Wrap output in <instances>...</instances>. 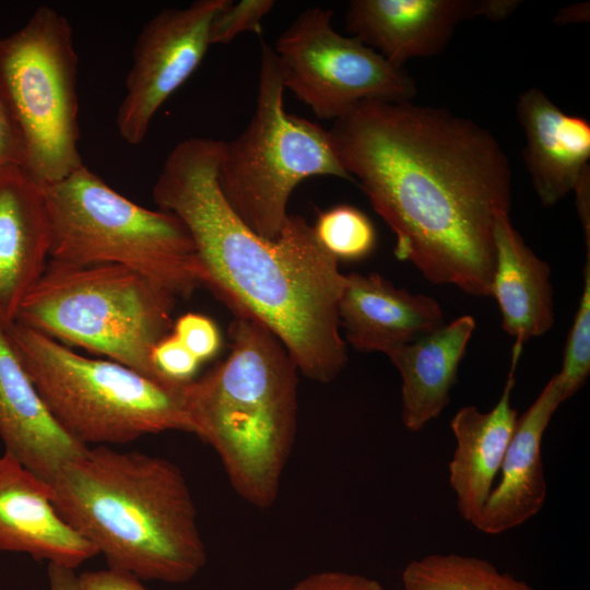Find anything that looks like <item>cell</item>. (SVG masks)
<instances>
[{"label":"cell","mask_w":590,"mask_h":590,"mask_svg":"<svg viewBox=\"0 0 590 590\" xmlns=\"http://www.w3.org/2000/svg\"><path fill=\"white\" fill-rule=\"evenodd\" d=\"M287 590H389L379 581L359 575L339 570L311 574Z\"/></svg>","instance_id":"28"},{"label":"cell","mask_w":590,"mask_h":590,"mask_svg":"<svg viewBox=\"0 0 590 590\" xmlns=\"http://www.w3.org/2000/svg\"><path fill=\"white\" fill-rule=\"evenodd\" d=\"M51 226L44 187L20 165L0 167V327L13 324L49 260Z\"/></svg>","instance_id":"13"},{"label":"cell","mask_w":590,"mask_h":590,"mask_svg":"<svg viewBox=\"0 0 590 590\" xmlns=\"http://www.w3.org/2000/svg\"><path fill=\"white\" fill-rule=\"evenodd\" d=\"M562 403L554 375L517 421L499 470V483L472 523L479 531L500 534L527 522L542 509L546 498L542 439Z\"/></svg>","instance_id":"17"},{"label":"cell","mask_w":590,"mask_h":590,"mask_svg":"<svg viewBox=\"0 0 590 590\" xmlns=\"http://www.w3.org/2000/svg\"><path fill=\"white\" fill-rule=\"evenodd\" d=\"M485 0H352L345 26L352 36L402 68L441 52L457 26L484 17Z\"/></svg>","instance_id":"12"},{"label":"cell","mask_w":590,"mask_h":590,"mask_svg":"<svg viewBox=\"0 0 590 590\" xmlns=\"http://www.w3.org/2000/svg\"><path fill=\"white\" fill-rule=\"evenodd\" d=\"M221 146L222 141L204 137L177 143L156 178L153 199L188 229L203 286L235 317L270 330L299 373L330 382L347 363L338 317L345 274L305 217L288 214L280 235L267 239L237 216L217 181Z\"/></svg>","instance_id":"2"},{"label":"cell","mask_w":590,"mask_h":590,"mask_svg":"<svg viewBox=\"0 0 590 590\" xmlns=\"http://www.w3.org/2000/svg\"><path fill=\"white\" fill-rule=\"evenodd\" d=\"M48 578L50 590H76V575L72 568L49 564Z\"/></svg>","instance_id":"31"},{"label":"cell","mask_w":590,"mask_h":590,"mask_svg":"<svg viewBox=\"0 0 590 590\" xmlns=\"http://www.w3.org/2000/svg\"><path fill=\"white\" fill-rule=\"evenodd\" d=\"M274 5L273 0H224L210 24V45L228 44L243 33L261 35L262 21Z\"/></svg>","instance_id":"25"},{"label":"cell","mask_w":590,"mask_h":590,"mask_svg":"<svg viewBox=\"0 0 590 590\" xmlns=\"http://www.w3.org/2000/svg\"><path fill=\"white\" fill-rule=\"evenodd\" d=\"M176 298L168 288L131 268L49 260L15 322L62 344L107 356L165 385L152 352L173 329Z\"/></svg>","instance_id":"5"},{"label":"cell","mask_w":590,"mask_h":590,"mask_svg":"<svg viewBox=\"0 0 590 590\" xmlns=\"http://www.w3.org/2000/svg\"><path fill=\"white\" fill-rule=\"evenodd\" d=\"M0 438L4 452L47 483L88 448L54 418L1 327Z\"/></svg>","instance_id":"16"},{"label":"cell","mask_w":590,"mask_h":590,"mask_svg":"<svg viewBox=\"0 0 590 590\" xmlns=\"http://www.w3.org/2000/svg\"><path fill=\"white\" fill-rule=\"evenodd\" d=\"M49 412L80 444H128L166 430L191 433L185 387L122 364L90 358L20 322L4 329Z\"/></svg>","instance_id":"6"},{"label":"cell","mask_w":590,"mask_h":590,"mask_svg":"<svg viewBox=\"0 0 590 590\" xmlns=\"http://www.w3.org/2000/svg\"><path fill=\"white\" fill-rule=\"evenodd\" d=\"M474 329V318L464 315L386 354L401 377V420L409 430H421L449 404Z\"/></svg>","instance_id":"20"},{"label":"cell","mask_w":590,"mask_h":590,"mask_svg":"<svg viewBox=\"0 0 590 590\" xmlns=\"http://www.w3.org/2000/svg\"><path fill=\"white\" fill-rule=\"evenodd\" d=\"M224 0H197L160 11L139 33L116 116L120 137L141 143L166 99L201 63L210 45L211 21Z\"/></svg>","instance_id":"11"},{"label":"cell","mask_w":590,"mask_h":590,"mask_svg":"<svg viewBox=\"0 0 590 590\" xmlns=\"http://www.w3.org/2000/svg\"><path fill=\"white\" fill-rule=\"evenodd\" d=\"M311 226L319 245L339 262L362 260L376 247L373 222L350 204H338L320 212Z\"/></svg>","instance_id":"23"},{"label":"cell","mask_w":590,"mask_h":590,"mask_svg":"<svg viewBox=\"0 0 590 590\" xmlns=\"http://www.w3.org/2000/svg\"><path fill=\"white\" fill-rule=\"evenodd\" d=\"M152 361L162 381L176 388L193 381L201 364L172 332L154 346Z\"/></svg>","instance_id":"26"},{"label":"cell","mask_w":590,"mask_h":590,"mask_svg":"<svg viewBox=\"0 0 590 590\" xmlns=\"http://www.w3.org/2000/svg\"><path fill=\"white\" fill-rule=\"evenodd\" d=\"M589 2L564 7L556 14L554 22L559 25L588 22L590 16Z\"/></svg>","instance_id":"32"},{"label":"cell","mask_w":590,"mask_h":590,"mask_svg":"<svg viewBox=\"0 0 590 590\" xmlns=\"http://www.w3.org/2000/svg\"><path fill=\"white\" fill-rule=\"evenodd\" d=\"M50 226V260L119 264L137 270L177 297L203 286V270L184 223L143 208L108 186L85 165L44 186Z\"/></svg>","instance_id":"7"},{"label":"cell","mask_w":590,"mask_h":590,"mask_svg":"<svg viewBox=\"0 0 590 590\" xmlns=\"http://www.w3.org/2000/svg\"><path fill=\"white\" fill-rule=\"evenodd\" d=\"M402 587L403 590H534L486 559L459 554H430L411 560L402 573Z\"/></svg>","instance_id":"22"},{"label":"cell","mask_w":590,"mask_h":590,"mask_svg":"<svg viewBox=\"0 0 590 590\" xmlns=\"http://www.w3.org/2000/svg\"><path fill=\"white\" fill-rule=\"evenodd\" d=\"M173 334L201 363L211 359L221 349V333L216 323L209 317L188 312L173 324Z\"/></svg>","instance_id":"27"},{"label":"cell","mask_w":590,"mask_h":590,"mask_svg":"<svg viewBox=\"0 0 590 590\" xmlns=\"http://www.w3.org/2000/svg\"><path fill=\"white\" fill-rule=\"evenodd\" d=\"M78 64L72 26L48 5L0 38V93L22 141L21 167L43 187L84 165Z\"/></svg>","instance_id":"9"},{"label":"cell","mask_w":590,"mask_h":590,"mask_svg":"<svg viewBox=\"0 0 590 590\" xmlns=\"http://www.w3.org/2000/svg\"><path fill=\"white\" fill-rule=\"evenodd\" d=\"M76 590H149L135 575L108 567L76 576Z\"/></svg>","instance_id":"29"},{"label":"cell","mask_w":590,"mask_h":590,"mask_svg":"<svg viewBox=\"0 0 590 590\" xmlns=\"http://www.w3.org/2000/svg\"><path fill=\"white\" fill-rule=\"evenodd\" d=\"M0 551L72 569L98 554L59 515L49 484L7 452L0 456Z\"/></svg>","instance_id":"14"},{"label":"cell","mask_w":590,"mask_h":590,"mask_svg":"<svg viewBox=\"0 0 590 590\" xmlns=\"http://www.w3.org/2000/svg\"><path fill=\"white\" fill-rule=\"evenodd\" d=\"M22 162V141L0 93V167L21 166Z\"/></svg>","instance_id":"30"},{"label":"cell","mask_w":590,"mask_h":590,"mask_svg":"<svg viewBox=\"0 0 590 590\" xmlns=\"http://www.w3.org/2000/svg\"><path fill=\"white\" fill-rule=\"evenodd\" d=\"M526 137L523 162L534 191L552 206L575 191L589 170L590 123L566 114L538 87L520 94L516 104Z\"/></svg>","instance_id":"18"},{"label":"cell","mask_w":590,"mask_h":590,"mask_svg":"<svg viewBox=\"0 0 590 590\" xmlns=\"http://www.w3.org/2000/svg\"><path fill=\"white\" fill-rule=\"evenodd\" d=\"M522 349L523 344L515 341L508 377L495 406L489 412L474 405L461 408L450 423L456 448L449 462V483L460 516L471 524L493 489L516 428L517 410L510 397Z\"/></svg>","instance_id":"19"},{"label":"cell","mask_w":590,"mask_h":590,"mask_svg":"<svg viewBox=\"0 0 590 590\" xmlns=\"http://www.w3.org/2000/svg\"><path fill=\"white\" fill-rule=\"evenodd\" d=\"M590 374V251L583 269V288L565 345L563 365L555 374L562 401L571 398Z\"/></svg>","instance_id":"24"},{"label":"cell","mask_w":590,"mask_h":590,"mask_svg":"<svg viewBox=\"0 0 590 590\" xmlns=\"http://www.w3.org/2000/svg\"><path fill=\"white\" fill-rule=\"evenodd\" d=\"M338 317L345 343L365 353L387 354L445 324L436 299L397 287L378 273L345 274Z\"/></svg>","instance_id":"15"},{"label":"cell","mask_w":590,"mask_h":590,"mask_svg":"<svg viewBox=\"0 0 590 590\" xmlns=\"http://www.w3.org/2000/svg\"><path fill=\"white\" fill-rule=\"evenodd\" d=\"M64 521L111 568L181 583L205 565L191 491L173 462L140 451L88 447L48 482Z\"/></svg>","instance_id":"3"},{"label":"cell","mask_w":590,"mask_h":590,"mask_svg":"<svg viewBox=\"0 0 590 590\" xmlns=\"http://www.w3.org/2000/svg\"><path fill=\"white\" fill-rule=\"evenodd\" d=\"M333 11L311 7L281 33L273 50L284 88L320 119L337 120L365 101H412L414 79L354 36L338 33Z\"/></svg>","instance_id":"10"},{"label":"cell","mask_w":590,"mask_h":590,"mask_svg":"<svg viewBox=\"0 0 590 590\" xmlns=\"http://www.w3.org/2000/svg\"><path fill=\"white\" fill-rule=\"evenodd\" d=\"M328 131L394 234L397 259L434 284L492 296L494 225L509 213L511 168L489 130L412 101H365Z\"/></svg>","instance_id":"1"},{"label":"cell","mask_w":590,"mask_h":590,"mask_svg":"<svg viewBox=\"0 0 590 590\" xmlns=\"http://www.w3.org/2000/svg\"><path fill=\"white\" fill-rule=\"evenodd\" d=\"M227 357L185 388L191 433L220 457L234 491L266 509L278 497L298 412V368L283 343L259 322L229 326Z\"/></svg>","instance_id":"4"},{"label":"cell","mask_w":590,"mask_h":590,"mask_svg":"<svg viewBox=\"0 0 590 590\" xmlns=\"http://www.w3.org/2000/svg\"><path fill=\"white\" fill-rule=\"evenodd\" d=\"M283 73L273 47L261 40L255 111L244 131L222 141L217 181L237 216L255 233L276 238L294 189L315 176L353 181L329 131L284 109Z\"/></svg>","instance_id":"8"},{"label":"cell","mask_w":590,"mask_h":590,"mask_svg":"<svg viewBox=\"0 0 590 590\" xmlns=\"http://www.w3.org/2000/svg\"><path fill=\"white\" fill-rule=\"evenodd\" d=\"M521 3L515 0H485L484 17L500 21L510 15Z\"/></svg>","instance_id":"33"},{"label":"cell","mask_w":590,"mask_h":590,"mask_svg":"<svg viewBox=\"0 0 590 590\" xmlns=\"http://www.w3.org/2000/svg\"><path fill=\"white\" fill-rule=\"evenodd\" d=\"M494 244L492 297L502 312L503 329L524 344L553 327L551 268L524 243L508 212L495 220Z\"/></svg>","instance_id":"21"}]
</instances>
